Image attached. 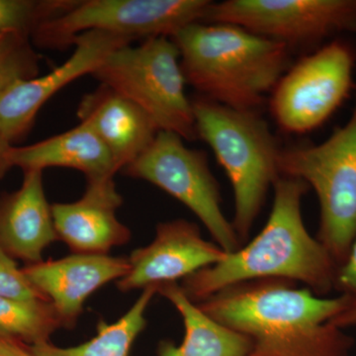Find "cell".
<instances>
[{"label": "cell", "mask_w": 356, "mask_h": 356, "mask_svg": "<svg viewBox=\"0 0 356 356\" xmlns=\"http://www.w3.org/2000/svg\"><path fill=\"white\" fill-rule=\"evenodd\" d=\"M10 145L7 144L6 140L0 138V180L4 177V175L10 170V165L7 161V152L10 149Z\"/></svg>", "instance_id": "4316f807"}, {"label": "cell", "mask_w": 356, "mask_h": 356, "mask_svg": "<svg viewBox=\"0 0 356 356\" xmlns=\"http://www.w3.org/2000/svg\"><path fill=\"white\" fill-rule=\"evenodd\" d=\"M62 327L48 301L0 296V336L31 344L48 341Z\"/></svg>", "instance_id": "ffe728a7"}, {"label": "cell", "mask_w": 356, "mask_h": 356, "mask_svg": "<svg viewBox=\"0 0 356 356\" xmlns=\"http://www.w3.org/2000/svg\"><path fill=\"white\" fill-rule=\"evenodd\" d=\"M41 57L31 38L21 33L0 37V91L15 81L40 74Z\"/></svg>", "instance_id": "7402d4cb"}, {"label": "cell", "mask_w": 356, "mask_h": 356, "mask_svg": "<svg viewBox=\"0 0 356 356\" xmlns=\"http://www.w3.org/2000/svg\"><path fill=\"white\" fill-rule=\"evenodd\" d=\"M122 172L156 185L186 206L225 252L242 248L233 225L222 212L219 185L207 156L187 147L177 134L159 131L146 151Z\"/></svg>", "instance_id": "ba28073f"}, {"label": "cell", "mask_w": 356, "mask_h": 356, "mask_svg": "<svg viewBox=\"0 0 356 356\" xmlns=\"http://www.w3.org/2000/svg\"><path fill=\"white\" fill-rule=\"evenodd\" d=\"M158 293V288L144 289L137 301L114 323L100 321L97 334L86 343L72 348H60L49 341L31 344L36 356H129L134 341L147 325V307Z\"/></svg>", "instance_id": "d6986e66"}, {"label": "cell", "mask_w": 356, "mask_h": 356, "mask_svg": "<svg viewBox=\"0 0 356 356\" xmlns=\"http://www.w3.org/2000/svg\"><path fill=\"white\" fill-rule=\"evenodd\" d=\"M186 83L225 106L257 111L289 64L290 48L232 24L193 23L170 38Z\"/></svg>", "instance_id": "3957f363"}, {"label": "cell", "mask_w": 356, "mask_h": 356, "mask_svg": "<svg viewBox=\"0 0 356 356\" xmlns=\"http://www.w3.org/2000/svg\"><path fill=\"white\" fill-rule=\"evenodd\" d=\"M355 53L336 40L299 60L273 89L270 109L288 133L310 132L327 121L350 95Z\"/></svg>", "instance_id": "9c48e42d"}, {"label": "cell", "mask_w": 356, "mask_h": 356, "mask_svg": "<svg viewBox=\"0 0 356 356\" xmlns=\"http://www.w3.org/2000/svg\"><path fill=\"white\" fill-rule=\"evenodd\" d=\"M291 281L240 283L197 304L213 320L248 337V356H348L353 339L330 322L353 297L323 298Z\"/></svg>", "instance_id": "6da1fadb"}, {"label": "cell", "mask_w": 356, "mask_h": 356, "mask_svg": "<svg viewBox=\"0 0 356 356\" xmlns=\"http://www.w3.org/2000/svg\"><path fill=\"white\" fill-rule=\"evenodd\" d=\"M0 296L26 301L44 300L27 277L24 269L19 268L14 257L0 247Z\"/></svg>", "instance_id": "603a6c76"}, {"label": "cell", "mask_w": 356, "mask_h": 356, "mask_svg": "<svg viewBox=\"0 0 356 356\" xmlns=\"http://www.w3.org/2000/svg\"><path fill=\"white\" fill-rule=\"evenodd\" d=\"M308 187L298 178H276L273 209L261 233L245 248L185 278L186 296L199 303L225 288L264 280L302 282L318 296L334 290L339 266L307 231L302 216Z\"/></svg>", "instance_id": "7a4b0ae2"}, {"label": "cell", "mask_w": 356, "mask_h": 356, "mask_svg": "<svg viewBox=\"0 0 356 356\" xmlns=\"http://www.w3.org/2000/svg\"><path fill=\"white\" fill-rule=\"evenodd\" d=\"M280 175L312 187L320 203L318 240L337 266L356 238V103L350 120L318 145L281 149Z\"/></svg>", "instance_id": "8992f818"}, {"label": "cell", "mask_w": 356, "mask_h": 356, "mask_svg": "<svg viewBox=\"0 0 356 356\" xmlns=\"http://www.w3.org/2000/svg\"><path fill=\"white\" fill-rule=\"evenodd\" d=\"M22 341L0 336V356H36L30 346H22Z\"/></svg>", "instance_id": "d4e9b609"}, {"label": "cell", "mask_w": 356, "mask_h": 356, "mask_svg": "<svg viewBox=\"0 0 356 356\" xmlns=\"http://www.w3.org/2000/svg\"><path fill=\"white\" fill-rule=\"evenodd\" d=\"M122 203L114 178L88 181L79 200L51 204L58 240L74 254H108L131 238L130 229L116 215Z\"/></svg>", "instance_id": "5bb4252c"}, {"label": "cell", "mask_w": 356, "mask_h": 356, "mask_svg": "<svg viewBox=\"0 0 356 356\" xmlns=\"http://www.w3.org/2000/svg\"><path fill=\"white\" fill-rule=\"evenodd\" d=\"M23 269L53 307L62 327H72L89 296L109 282L123 278L130 264L126 257L74 254L56 261L29 264Z\"/></svg>", "instance_id": "4fadbf2b"}, {"label": "cell", "mask_w": 356, "mask_h": 356, "mask_svg": "<svg viewBox=\"0 0 356 356\" xmlns=\"http://www.w3.org/2000/svg\"><path fill=\"white\" fill-rule=\"evenodd\" d=\"M228 252L207 242L194 222L172 220L156 226V236L147 247L128 257L130 269L117 281L122 292L175 283L222 261Z\"/></svg>", "instance_id": "7c38bea8"}, {"label": "cell", "mask_w": 356, "mask_h": 356, "mask_svg": "<svg viewBox=\"0 0 356 356\" xmlns=\"http://www.w3.org/2000/svg\"><path fill=\"white\" fill-rule=\"evenodd\" d=\"M158 293L175 307L185 327L181 344L165 341L159 346V356H248L252 350L248 337L213 320L177 283L161 285Z\"/></svg>", "instance_id": "ac0fdd59"}, {"label": "cell", "mask_w": 356, "mask_h": 356, "mask_svg": "<svg viewBox=\"0 0 356 356\" xmlns=\"http://www.w3.org/2000/svg\"><path fill=\"white\" fill-rule=\"evenodd\" d=\"M10 168L40 170L49 168H65L79 170L86 181L114 178L118 172L114 159L88 125H79L24 147L11 146L7 152Z\"/></svg>", "instance_id": "e0dca14e"}, {"label": "cell", "mask_w": 356, "mask_h": 356, "mask_svg": "<svg viewBox=\"0 0 356 356\" xmlns=\"http://www.w3.org/2000/svg\"><path fill=\"white\" fill-rule=\"evenodd\" d=\"M232 24L286 44L356 34V0H227L211 2L204 22Z\"/></svg>", "instance_id": "30bf717a"}, {"label": "cell", "mask_w": 356, "mask_h": 356, "mask_svg": "<svg viewBox=\"0 0 356 356\" xmlns=\"http://www.w3.org/2000/svg\"><path fill=\"white\" fill-rule=\"evenodd\" d=\"M208 0H74L65 13L34 30L35 48L63 51L90 31L108 33L129 41L172 38L180 29L203 23Z\"/></svg>", "instance_id": "52a82bcc"}, {"label": "cell", "mask_w": 356, "mask_h": 356, "mask_svg": "<svg viewBox=\"0 0 356 356\" xmlns=\"http://www.w3.org/2000/svg\"><path fill=\"white\" fill-rule=\"evenodd\" d=\"M330 324L339 329L356 327V297L351 298L350 305L343 312L332 318Z\"/></svg>", "instance_id": "484cf974"}, {"label": "cell", "mask_w": 356, "mask_h": 356, "mask_svg": "<svg viewBox=\"0 0 356 356\" xmlns=\"http://www.w3.org/2000/svg\"><path fill=\"white\" fill-rule=\"evenodd\" d=\"M77 117L102 140L118 172L139 158L159 132L144 110L102 84L83 96Z\"/></svg>", "instance_id": "9a60e30c"}, {"label": "cell", "mask_w": 356, "mask_h": 356, "mask_svg": "<svg viewBox=\"0 0 356 356\" xmlns=\"http://www.w3.org/2000/svg\"><path fill=\"white\" fill-rule=\"evenodd\" d=\"M58 241L51 205L44 194L43 172L26 170L17 191L0 198V247L30 264Z\"/></svg>", "instance_id": "2e32d148"}, {"label": "cell", "mask_w": 356, "mask_h": 356, "mask_svg": "<svg viewBox=\"0 0 356 356\" xmlns=\"http://www.w3.org/2000/svg\"><path fill=\"white\" fill-rule=\"evenodd\" d=\"M191 102L197 137L212 149L231 181L235 197L232 225L245 242L269 186L280 177L281 149L257 111L231 108L203 96Z\"/></svg>", "instance_id": "277c9868"}, {"label": "cell", "mask_w": 356, "mask_h": 356, "mask_svg": "<svg viewBox=\"0 0 356 356\" xmlns=\"http://www.w3.org/2000/svg\"><path fill=\"white\" fill-rule=\"evenodd\" d=\"M74 0H0V37L21 33L31 38L44 21L65 13Z\"/></svg>", "instance_id": "44dd1931"}, {"label": "cell", "mask_w": 356, "mask_h": 356, "mask_svg": "<svg viewBox=\"0 0 356 356\" xmlns=\"http://www.w3.org/2000/svg\"><path fill=\"white\" fill-rule=\"evenodd\" d=\"M132 42L108 33L79 35L67 60L44 76L15 81L0 91V138L14 146L29 134L40 110L65 86L86 74L91 76L117 48Z\"/></svg>", "instance_id": "8fae6325"}, {"label": "cell", "mask_w": 356, "mask_h": 356, "mask_svg": "<svg viewBox=\"0 0 356 356\" xmlns=\"http://www.w3.org/2000/svg\"><path fill=\"white\" fill-rule=\"evenodd\" d=\"M334 290L339 294L356 297V238L346 261L337 269Z\"/></svg>", "instance_id": "cb8c5ba5"}, {"label": "cell", "mask_w": 356, "mask_h": 356, "mask_svg": "<svg viewBox=\"0 0 356 356\" xmlns=\"http://www.w3.org/2000/svg\"><path fill=\"white\" fill-rule=\"evenodd\" d=\"M91 76L144 110L159 131L198 139L177 44L156 37L111 51Z\"/></svg>", "instance_id": "5b68a950"}]
</instances>
